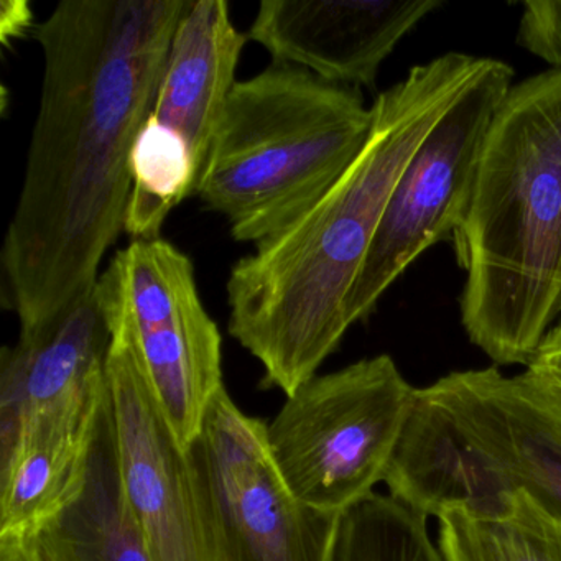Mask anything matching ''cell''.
Returning <instances> with one entry per match:
<instances>
[{"label":"cell","instance_id":"7a4b0ae2","mask_svg":"<svg viewBox=\"0 0 561 561\" xmlns=\"http://www.w3.org/2000/svg\"><path fill=\"white\" fill-rule=\"evenodd\" d=\"M479 65L449 51L410 68L374 101L369 137L327 195L229 272V334L264 367V389L291 396L340 346L346 298L390 193Z\"/></svg>","mask_w":561,"mask_h":561},{"label":"cell","instance_id":"277c9868","mask_svg":"<svg viewBox=\"0 0 561 561\" xmlns=\"http://www.w3.org/2000/svg\"><path fill=\"white\" fill-rule=\"evenodd\" d=\"M373 126L357 88L275 64L231 91L196 196L259 245L313 208Z\"/></svg>","mask_w":561,"mask_h":561},{"label":"cell","instance_id":"44dd1931","mask_svg":"<svg viewBox=\"0 0 561 561\" xmlns=\"http://www.w3.org/2000/svg\"><path fill=\"white\" fill-rule=\"evenodd\" d=\"M0 561H41L24 538L0 540Z\"/></svg>","mask_w":561,"mask_h":561},{"label":"cell","instance_id":"9c48e42d","mask_svg":"<svg viewBox=\"0 0 561 561\" xmlns=\"http://www.w3.org/2000/svg\"><path fill=\"white\" fill-rule=\"evenodd\" d=\"M248 41L225 0H185L156 103L134 144L137 159L199 185Z\"/></svg>","mask_w":561,"mask_h":561},{"label":"cell","instance_id":"e0dca14e","mask_svg":"<svg viewBox=\"0 0 561 561\" xmlns=\"http://www.w3.org/2000/svg\"><path fill=\"white\" fill-rule=\"evenodd\" d=\"M443 561H561V520L525 491L502 517L448 511L438 517Z\"/></svg>","mask_w":561,"mask_h":561},{"label":"cell","instance_id":"52a82bcc","mask_svg":"<svg viewBox=\"0 0 561 561\" xmlns=\"http://www.w3.org/2000/svg\"><path fill=\"white\" fill-rule=\"evenodd\" d=\"M208 561H334L343 515L297 497L271 456L267 423L226 387L186 449Z\"/></svg>","mask_w":561,"mask_h":561},{"label":"cell","instance_id":"5b68a950","mask_svg":"<svg viewBox=\"0 0 561 561\" xmlns=\"http://www.w3.org/2000/svg\"><path fill=\"white\" fill-rule=\"evenodd\" d=\"M387 354L298 387L267 423L272 459L300 501L343 515L374 494L415 400Z\"/></svg>","mask_w":561,"mask_h":561},{"label":"cell","instance_id":"7c38bea8","mask_svg":"<svg viewBox=\"0 0 561 561\" xmlns=\"http://www.w3.org/2000/svg\"><path fill=\"white\" fill-rule=\"evenodd\" d=\"M98 285V284H96ZM113 334L98 287L0 354V403L90 422L110 390Z\"/></svg>","mask_w":561,"mask_h":561},{"label":"cell","instance_id":"ba28073f","mask_svg":"<svg viewBox=\"0 0 561 561\" xmlns=\"http://www.w3.org/2000/svg\"><path fill=\"white\" fill-rule=\"evenodd\" d=\"M512 87L514 70L507 64L481 58L474 77L410 157L347 295L344 313L350 327L373 313L415 259L458 231L485 139Z\"/></svg>","mask_w":561,"mask_h":561},{"label":"cell","instance_id":"ac0fdd59","mask_svg":"<svg viewBox=\"0 0 561 561\" xmlns=\"http://www.w3.org/2000/svg\"><path fill=\"white\" fill-rule=\"evenodd\" d=\"M334 561H443L426 518L405 508H380L344 522Z\"/></svg>","mask_w":561,"mask_h":561},{"label":"cell","instance_id":"4fadbf2b","mask_svg":"<svg viewBox=\"0 0 561 561\" xmlns=\"http://www.w3.org/2000/svg\"><path fill=\"white\" fill-rule=\"evenodd\" d=\"M508 481L561 520V425L495 367L423 387Z\"/></svg>","mask_w":561,"mask_h":561},{"label":"cell","instance_id":"8992f818","mask_svg":"<svg viewBox=\"0 0 561 561\" xmlns=\"http://www.w3.org/2000/svg\"><path fill=\"white\" fill-rule=\"evenodd\" d=\"M113 340L133 350L176 439L188 449L222 380V340L192 259L165 239L121 249L98 280Z\"/></svg>","mask_w":561,"mask_h":561},{"label":"cell","instance_id":"5bb4252c","mask_svg":"<svg viewBox=\"0 0 561 561\" xmlns=\"http://www.w3.org/2000/svg\"><path fill=\"white\" fill-rule=\"evenodd\" d=\"M383 482L390 497L426 518L448 511L502 517L514 508L518 494L425 389H416Z\"/></svg>","mask_w":561,"mask_h":561},{"label":"cell","instance_id":"2e32d148","mask_svg":"<svg viewBox=\"0 0 561 561\" xmlns=\"http://www.w3.org/2000/svg\"><path fill=\"white\" fill-rule=\"evenodd\" d=\"M93 422L60 415L28 420L11 465L0 471V540L27 538L77 495Z\"/></svg>","mask_w":561,"mask_h":561},{"label":"cell","instance_id":"d6986e66","mask_svg":"<svg viewBox=\"0 0 561 561\" xmlns=\"http://www.w3.org/2000/svg\"><path fill=\"white\" fill-rule=\"evenodd\" d=\"M520 389L561 425V327L551 328L534 359L515 376Z\"/></svg>","mask_w":561,"mask_h":561},{"label":"cell","instance_id":"603a6c76","mask_svg":"<svg viewBox=\"0 0 561 561\" xmlns=\"http://www.w3.org/2000/svg\"><path fill=\"white\" fill-rule=\"evenodd\" d=\"M560 327H561V323H560Z\"/></svg>","mask_w":561,"mask_h":561},{"label":"cell","instance_id":"ffe728a7","mask_svg":"<svg viewBox=\"0 0 561 561\" xmlns=\"http://www.w3.org/2000/svg\"><path fill=\"white\" fill-rule=\"evenodd\" d=\"M518 44L550 68H561V0L524 5Z\"/></svg>","mask_w":561,"mask_h":561},{"label":"cell","instance_id":"7402d4cb","mask_svg":"<svg viewBox=\"0 0 561 561\" xmlns=\"http://www.w3.org/2000/svg\"><path fill=\"white\" fill-rule=\"evenodd\" d=\"M9 4H11L12 11L8 12L2 8V19H11V24L2 25V32L11 27V35L18 37L21 35V31L31 27L32 12L28 11V4L25 2H9Z\"/></svg>","mask_w":561,"mask_h":561},{"label":"cell","instance_id":"8fae6325","mask_svg":"<svg viewBox=\"0 0 561 561\" xmlns=\"http://www.w3.org/2000/svg\"><path fill=\"white\" fill-rule=\"evenodd\" d=\"M442 0H264L249 41L275 64L341 87H373L383 61Z\"/></svg>","mask_w":561,"mask_h":561},{"label":"cell","instance_id":"3957f363","mask_svg":"<svg viewBox=\"0 0 561 561\" xmlns=\"http://www.w3.org/2000/svg\"><path fill=\"white\" fill-rule=\"evenodd\" d=\"M453 242L469 341L528 366L561 314V68L508 91Z\"/></svg>","mask_w":561,"mask_h":561},{"label":"cell","instance_id":"30bf717a","mask_svg":"<svg viewBox=\"0 0 561 561\" xmlns=\"http://www.w3.org/2000/svg\"><path fill=\"white\" fill-rule=\"evenodd\" d=\"M110 397L124 494L153 561H208L186 449L119 340L111 346Z\"/></svg>","mask_w":561,"mask_h":561},{"label":"cell","instance_id":"6da1fadb","mask_svg":"<svg viewBox=\"0 0 561 561\" xmlns=\"http://www.w3.org/2000/svg\"><path fill=\"white\" fill-rule=\"evenodd\" d=\"M185 0H64L35 27L41 104L0 252L21 333L94 290L126 226L130 156L156 103Z\"/></svg>","mask_w":561,"mask_h":561},{"label":"cell","instance_id":"9a60e30c","mask_svg":"<svg viewBox=\"0 0 561 561\" xmlns=\"http://www.w3.org/2000/svg\"><path fill=\"white\" fill-rule=\"evenodd\" d=\"M24 540L41 561H153L124 494L110 390L94 416L80 491Z\"/></svg>","mask_w":561,"mask_h":561}]
</instances>
